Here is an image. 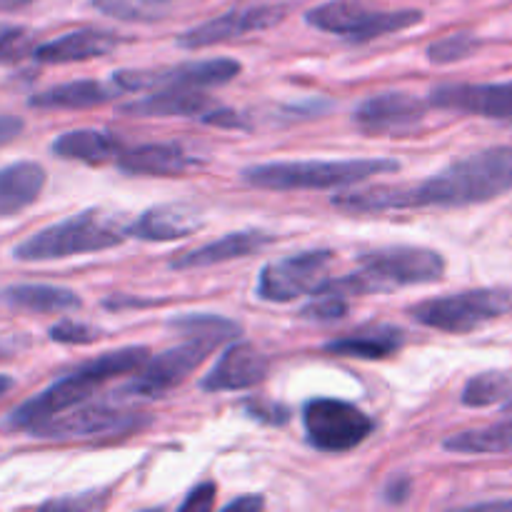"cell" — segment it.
Segmentation results:
<instances>
[{
	"label": "cell",
	"instance_id": "cell-1",
	"mask_svg": "<svg viewBox=\"0 0 512 512\" xmlns=\"http://www.w3.org/2000/svg\"><path fill=\"white\" fill-rule=\"evenodd\" d=\"M508 193H512V145H495L455 160L420 183L340 193L333 195V205L343 213L465 208Z\"/></svg>",
	"mask_w": 512,
	"mask_h": 512
},
{
	"label": "cell",
	"instance_id": "cell-2",
	"mask_svg": "<svg viewBox=\"0 0 512 512\" xmlns=\"http://www.w3.org/2000/svg\"><path fill=\"white\" fill-rule=\"evenodd\" d=\"M360 268L343 278H328L315 288V293L370 295L390 293L410 285H430L443 280L445 258L438 250L418 248V245H393L363 253L358 260Z\"/></svg>",
	"mask_w": 512,
	"mask_h": 512
},
{
	"label": "cell",
	"instance_id": "cell-3",
	"mask_svg": "<svg viewBox=\"0 0 512 512\" xmlns=\"http://www.w3.org/2000/svg\"><path fill=\"white\" fill-rule=\"evenodd\" d=\"M145 360H148V348H120L110 350V353L100 355L95 360H88L80 368H75L73 373L55 380L40 395L18 405L8 415V420H5V428L30 433L35 425L45 423V420L55 418V415L65 413V410L75 408V405H83L93 395L95 388L118 378V375L133 373Z\"/></svg>",
	"mask_w": 512,
	"mask_h": 512
},
{
	"label": "cell",
	"instance_id": "cell-4",
	"mask_svg": "<svg viewBox=\"0 0 512 512\" xmlns=\"http://www.w3.org/2000/svg\"><path fill=\"white\" fill-rule=\"evenodd\" d=\"M400 163L393 158L355 160H275L248 165L243 180L260 190H335L365 183L383 173H395Z\"/></svg>",
	"mask_w": 512,
	"mask_h": 512
},
{
	"label": "cell",
	"instance_id": "cell-5",
	"mask_svg": "<svg viewBox=\"0 0 512 512\" xmlns=\"http://www.w3.org/2000/svg\"><path fill=\"white\" fill-rule=\"evenodd\" d=\"M125 238H128V228H123L120 220L93 208L48 225L40 233L25 238L23 243L15 245L13 258L20 263L63 260L73 258V255L115 248V245H123Z\"/></svg>",
	"mask_w": 512,
	"mask_h": 512
},
{
	"label": "cell",
	"instance_id": "cell-6",
	"mask_svg": "<svg viewBox=\"0 0 512 512\" xmlns=\"http://www.w3.org/2000/svg\"><path fill=\"white\" fill-rule=\"evenodd\" d=\"M512 313L510 288H475L463 293L428 298L410 308V318L423 328L465 335Z\"/></svg>",
	"mask_w": 512,
	"mask_h": 512
},
{
	"label": "cell",
	"instance_id": "cell-7",
	"mask_svg": "<svg viewBox=\"0 0 512 512\" xmlns=\"http://www.w3.org/2000/svg\"><path fill=\"white\" fill-rule=\"evenodd\" d=\"M423 10H373L360 0H330L305 13V23L350 43H368L423 23Z\"/></svg>",
	"mask_w": 512,
	"mask_h": 512
},
{
	"label": "cell",
	"instance_id": "cell-8",
	"mask_svg": "<svg viewBox=\"0 0 512 512\" xmlns=\"http://www.w3.org/2000/svg\"><path fill=\"white\" fill-rule=\"evenodd\" d=\"M303 425L313 448L323 453H348L370 438L375 423L368 413L338 398L308 400Z\"/></svg>",
	"mask_w": 512,
	"mask_h": 512
},
{
	"label": "cell",
	"instance_id": "cell-9",
	"mask_svg": "<svg viewBox=\"0 0 512 512\" xmlns=\"http://www.w3.org/2000/svg\"><path fill=\"white\" fill-rule=\"evenodd\" d=\"M335 253L328 248L303 250L288 258L273 260L258 275V293L265 303H290L300 295H313L323 280H328Z\"/></svg>",
	"mask_w": 512,
	"mask_h": 512
},
{
	"label": "cell",
	"instance_id": "cell-10",
	"mask_svg": "<svg viewBox=\"0 0 512 512\" xmlns=\"http://www.w3.org/2000/svg\"><path fill=\"white\" fill-rule=\"evenodd\" d=\"M218 345H223L220 338H210V335H190L185 343L175 345V348L165 350L158 358L150 360L143 368V373L135 375L128 385L123 388L125 395H140V398H163L173 388L183 385L190 378L195 368L208 360Z\"/></svg>",
	"mask_w": 512,
	"mask_h": 512
},
{
	"label": "cell",
	"instance_id": "cell-11",
	"mask_svg": "<svg viewBox=\"0 0 512 512\" xmlns=\"http://www.w3.org/2000/svg\"><path fill=\"white\" fill-rule=\"evenodd\" d=\"M240 63L233 58L188 60L158 70H118L113 83L120 90H153V88H215L238 78Z\"/></svg>",
	"mask_w": 512,
	"mask_h": 512
},
{
	"label": "cell",
	"instance_id": "cell-12",
	"mask_svg": "<svg viewBox=\"0 0 512 512\" xmlns=\"http://www.w3.org/2000/svg\"><path fill=\"white\" fill-rule=\"evenodd\" d=\"M285 15H288V5H248V8H235L230 13L218 15V18L205 20V23L185 30L178 38V45L180 48L198 50L208 48V45L228 43V40L240 38V35L273 28Z\"/></svg>",
	"mask_w": 512,
	"mask_h": 512
},
{
	"label": "cell",
	"instance_id": "cell-13",
	"mask_svg": "<svg viewBox=\"0 0 512 512\" xmlns=\"http://www.w3.org/2000/svg\"><path fill=\"white\" fill-rule=\"evenodd\" d=\"M428 105L403 90H388L365 98L355 108L353 123L365 135H400L410 133L425 120Z\"/></svg>",
	"mask_w": 512,
	"mask_h": 512
},
{
	"label": "cell",
	"instance_id": "cell-14",
	"mask_svg": "<svg viewBox=\"0 0 512 512\" xmlns=\"http://www.w3.org/2000/svg\"><path fill=\"white\" fill-rule=\"evenodd\" d=\"M428 103L480 118H512V80L505 83H445L430 90Z\"/></svg>",
	"mask_w": 512,
	"mask_h": 512
},
{
	"label": "cell",
	"instance_id": "cell-15",
	"mask_svg": "<svg viewBox=\"0 0 512 512\" xmlns=\"http://www.w3.org/2000/svg\"><path fill=\"white\" fill-rule=\"evenodd\" d=\"M270 360L250 343H235L218 358L210 373L200 380V388L208 393L248 390L268 378Z\"/></svg>",
	"mask_w": 512,
	"mask_h": 512
},
{
	"label": "cell",
	"instance_id": "cell-16",
	"mask_svg": "<svg viewBox=\"0 0 512 512\" xmlns=\"http://www.w3.org/2000/svg\"><path fill=\"white\" fill-rule=\"evenodd\" d=\"M138 428V415L120 413L115 408L105 405H85L75 413H60L45 423L35 425L30 435L38 438H83V435H100V433H120V430Z\"/></svg>",
	"mask_w": 512,
	"mask_h": 512
},
{
	"label": "cell",
	"instance_id": "cell-17",
	"mask_svg": "<svg viewBox=\"0 0 512 512\" xmlns=\"http://www.w3.org/2000/svg\"><path fill=\"white\" fill-rule=\"evenodd\" d=\"M203 228V213L188 203H163L148 208L133 225L128 235L143 243H170L193 235Z\"/></svg>",
	"mask_w": 512,
	"mask_h": 512
},
{
	"label": "cell",
	"instance_id": "cell-18",
	"mask_svg": "<svg viewBox=\"0 0 512 512\" xmlns=\"http://www.w3.org/2000/svg\"><path fill=\"white\" fill-rule=\"evenodd\" d=\"M200 158L190 155L178 143H150L118 155V168L128 175H153V178H173L198 168Z\"/></svg>",
	"mask_w": 512,
	"mask_h": 512
},
{
	"label": "cell",
	"instance_id": "cell-19",
	"mask_svg": "<svg viewBox=\"0 0 512 512\" xmlns=\"http://www.w3.org/2000/svg\"><path fill=\"white\" fill-rule=\"evenodd\" d=\"M273 243V235L263 233V230H238V233H228L223 238L205 243L200 248L180 253L178 258L170 260L173 270H200V268H213V265L228 263V260L248 258L255 250L265 248Z\"/></svg>",
	"mask_w": 512,
	"mask_h": 512
},
{
	"label": "cell",
	"instance_id": "cell-20",
	"mask_svg": "<svg viewBox=\"0 0 512 512\" xmlns=\"http://www.w3.org/2000/svg\"><path fill=\"white\" fill-rule=\"evenodd\" d=\"M115 48H118V38L108 30L80 28L33 48V58L45 65L83 63V60L103 58Z\"/></svg>",
	"mask_w": 512,
	"mask_h": 512
},
{
	"label": "cell",
	"instance_id": "cell-21",
	"mask_svg": "<svg viewBox=\"0 0 512 512\" xmlns=\"http://www.w3.org/2000/svg\"><path fill=\"white\" fill-rule=\"evenodd\" d=\"M215 105L218 103L200 90L160 88V93L120 105V113L138 115V118H203Z\"/></svg>",
	"mask_w": 512,
	"mask_h": 512
},
{
	"label": "cell",
	"instance_id": "cell-22",
	"mask_svg": "<svg viewBox=\"0 0 512 512\" xmlns=\"http://www.w3.org/2000/svg\"><path fill=\"white\" fill-rule=\"evenodd\" d=\"M43 165L20 160L0 168V218L18 215L20 210L30 208L40 198L45 188Z\"/></svg>",
	"mask_w": 512,
	"mask_h": 512
},
{
	"label": "cell",
	"instance_id": "cell-23",
	"mask_svg": "<svg viewBox=\"0 0 512 512\" xmlns=\"http://www.w3.org/2000/svg\"><path fill=\"white\" fill-rule=\"evenodd\" d=\"M405 345V333L395 325H370V328L358 330L345 338L325 343L330 355L340 358H358V360H385L398 353Z\"/></svg>",
	"mask_w": 512,
	"mask_h": 512
},
{
	"label": "cell",
	"instance_id": "cell-24",
	"mask_svg": "<svg viewBox=\"0 0 512 512\" xmlns=\"http://www.w3.org/2000/svg\"><path fill=\"white\" fill-rule=\"evenodd\" d=\"M50 148L58 158L85 165H103L108 160H118V155L123 153V143L113 133L93 128L68 130V133L58 135Z\"/></svg>",
	"mask_w": 512,
	"mask_h": 512
},
{
	"label": "cell",
	"instance_id": "cell-25",
	"mask_svg": "<svg viewBox=\"0 0 512 512\" xmlns=\"http://www.w3.org/2000/svg\"><path fill=\"white\" fill-rule=\"evenodd\" d=\"M115 90H120L113 83V88L100 80H70V83L53 85V88L35 93L28 100L30 108L40 110H85V108H98V105L110 103L115 98Z\"/></svg>",
	"mask_w": 512,
	"mask_h": 512
},
{
	"label": "cell",
	"instance_id": "cell-26",
	"mask_svg": "<svg viewBox=\"0 0 512 512\" xmlns=\"http://www.w3.org/2000/svg\"><path fill=\"white\" fill-rule=\"evenodd\" d=\"M0 303L8 305L13 310H25V313H65V310H75L83 305L80 295L75 290L58 288V285L45 283H20L8 285L0 290Z\"/></svg>",
	"mask_w": 512,
	"mask_h": 512
},
{
	"label": "cell",
	"instance_id": "cell-27",
	"mask_svg": "<svg viewBox=\"0 0 512 512\" xmlns=\"http://www.w3.org/2000/svg\"><path fill=\"white\" fill-rule=\"evenodd\" d=\"M448 453L460 455H503L512 453V420L488 425V428L465 430L443 443Z\"/></svg>",
	"mask_w": 512,
	"mask_h": 512
},
{
	"label": "cell",
	"instance_id": "cell-28",
	"mask_svg": "<svg viewBox=\"0 0 512 512\" xmlns=\"http://www.w3.org/2000/svg\"><path fill=\"white\" fill-rule=\"evenodd\" d=\"M512 393V375L505 370H488L470 378L463 388V405L468 408H488V405L503 403Z\"/></svg>",
	"mask_w": 512,
	"mask_h": 512
},
{
	"label": "cell",
	"instance_id": "cell-29",
	"mask_svg": "<svg viewBox=\"0 0 512 512\" xmlns=\"http://www.w3.org/2000/svg\"><path fill=\"white\" fill-rule=\"evenodd\" d=\"M170 328L180 330V333L188 335H210V338L233 340L238 335V325L228 318H220L213 313H188L183 318L170 320Z\"/></svg>",
	"mask_w": 512,
	"mask_h": 512
},
{
	"label": "cell",
	"instance_id": "cell-30",
	"mask_svg": "<svg viewBox=\"0 0 512 512\" xmlns=\"http://www.w3.org/2000/svg\"><path fill=\"white\" fill-rule=\"evenodd\" d=\"M483 45V40L473 33H455L450 38L438 40L428 48V60L435 65H450L460 63V60L470 58V55L478 53V48Z\"/></svg>",
	"mask_w": 512,
	"mask_h": 512
},
{
	"label": "cell",
	"instance_id": "cell-31",
	"mask_svg": "<svg viewBox=\"0 0 512 512\" xmlns=\"http://www.w3.org/2000/svg\"><path fill=\"white\" fill-rule=\"evenodd\" d=\"M300 315L318 323H333L348 315V300L338 293H313V303L305 305Z\"/></svg>",
	"mask_w": 512,
	"mask_h": 512
},
{
	"label": "cell",
	"instance_id": "cell-32",
	"mask_svg": "<svg viewBox=\"0 0 512 512\" xmlns=\"http://www.w3.org/2000/svg\"><path fill=\"white\" fill-rule=\"evenodd\" d=\"M93 5L120 20H153L158 15V5L148 0H93Z\"/></svg>",
	"mask_w": 512,
	"mask_h": 512
},
{
	"label": "cell",
	"instance_id": "cell-33",
	"mask_svg": "<svg viewBox=\"0 0 512 512\" xmlns=\"http://www.w3.org/2000/svg\"><path fill=\"white\" fill-rule=\"evenodd\" d=\"M100 338V330L80 320H60L50 328V340L63 345H88Z\"/></svg>",
	"mask_w": 512,
	"mask_h": 512
},
{
	"label": "cell",
	"instance_id": "cell-34",
	"mask_svg": "<svg viewBox=\"0 0 512 512\" xmlns=\"http://www.w3.org/2000/svg\"><path fill=\"white\" fill-rule=\"evenodd\" d=\"M33 55V40L23 28L5 25L0 33V63H18L25 55Z\"/></svg>",
	"mask_w": 512,
	"mask_h": 512
},
{
	"label": "cell",
	"instance_id": "cell-35",
	"mask_svg": "<svg viewBox=\"0 0 512 512\" xmlns=\"http://www.w3.org/2000/svg\"><path fill=\"white\" fill-rule=\"evenodd\" d=\"M245 415L265 425H285L290 420V410L280 403H268V400H248L243 405Z\"/></svg>",
	"mask_w": 512,
	"mask_h": 512
},
{
	"label": "cell",
	"instance_id": "cell-36",
	"mask_svg": "<svg viewBox=\"0 0 512 512\" xmlns=\"http://www.w3.org/2000/svg\"><path fill=\"white\" fill-rule=\"evenodd\" d=\"M108 503V495L100 493H85L80 498H65V500H50L43 508H55V510H100Z\"/></svg>",
	"mask_w": 512,
	"mask_h": 512
},
{
	"label": "cell",
	"instance_id": "cell-37",
	"mask_svg": "<svg viewBox=\"0 0 512 512\" xmlns=\"http://www.w3.org/2000/svg\"><path fill=\"white\" fill-rule=\"evenodd\" d=\"M215 505V485L210 483H203L198 485V488L193 490V493H188V498L180 503V510H213Z\"/></svg>",
	"mask_w": 512,
	"mask_h": 512
},
{
	"label": "cell",
	"instance_id": "cell-38",
	"mask_svg": "<svg viewBox=\"0 0 512 512\" xmlns=\"http://www.w3.org/2000/svg\"><path fill=\"white\" fill-rule=\"evenodd\" d=\"M200 120L208 125H218V128H248V123H245L243 115L235 113V110H228V108H218V105H215L213 110H208V113H205Z\"/></svg>",
	"mask_w": 512,
	"mask_h": 512
},
{
	"label": "cell",
	"instance_id": "cell-39",
	"mask_svg": "<svg viewBox=\"0 0 512 512\" xmlns=\"http://www.w3.org/2000/svg\"><path fill=\"white\" fill-rule=\"evenodd\" d=\"M23 120L18 115H8V113H0V148L8 143H13L20 133H23Z\"/></svg>",
	"mask_w": 512,
	"mask_h": 512
},
{
	"label": "cell",
	"instance_id": "cell-40",
	"mask_svg": "<svg viewBox=\"0 0 512 512\" xmlns=\"http://www.w3.org/2000/svg\"><path fill=\"white\" fill-rule=\"evenodd\" d=\"M263 498H255V495H250V498H240V500H233V503L228 505V510H263Z\"/></svg>",
	"mask_w": 512,
	"mask_h": 512
},
{
	"label": "cell",
	"instance_id": "cell-41",
	"mask_svg": "<svg viewBox=\"0 0 512 512\" xmlns=\"http://www.w3.org/2000/svg\"><path fill=\"white\" fill-rule=\"evenodd\" d=\"M480 510H512V500H490V503H475Z\"/></svg>",
	"mask_w": 512,
	"mask_h": 512
},
{
	"label": "cell",
	"instance_id": "cell-42",
	"mask_svg": "<svg viewBox=\"0 0 512 512\" xmlns=\"http://www.w3.org/2000/svg\"><path fill=\"white\" fill-rule=\"evenodd\" d=\"M30 3H33V0H0V10H20Z\"/></svg>",
	"mask_w": 512,
	"mask_h": 512
},
{
	"label": "cell",
	"instance_id": "cell-43",
	"mask_svg": "<svg viewBox=\"0 0 512 512\" xmlns=\"http://www.w3.org/2000/svg\"><path fill=\"white\" fill-rule=\"evenodd\" d=\"M13 378H8V375H0V398H3L5 393H10L13 390Z\"/></svg>",
	"mask_w": 512,
	"mask_h": 512
},
{
	"label": "cell",
	"instance_id": "cell-44",
	"mask_svg": "<svg viewBox=\"0 0 512 512\" xmlns=\"http://www.w3.org/2000/svg\"><path fill=\"white\" fill-rule=\"evenodd\" d=\"M503 413H512V393L503 400Z\"/></svg>",
	"mask_w": 512,
	"mask_h": 512
},
{
	"label": "cell",
	"instance_id": "cell-45",
	"mask_svg": "<svg viewBox=\"0 0 512 512\" xmlns=\"http://www.w3.org/2000/svg\"><path fill=\"white\" fill-rule=\"evenodd\" d=\"M148 3H153V5H158V8H160V5H163V3H165V0H148Z\"/></svg>",
	"mask_w": 512,
	"mask_h": 512
},
{
	"label": "cell",
	"instance_id": "cell-46",
	"mask_svg": "<svg viewBox=\"0 0 512 512\" xmlns=\"http://www.w3.org/2000/svg\"><path fill=\"white\" fill-rule=\"evenodd\" d=\"M3 30H5V25H0V33H3Z\"/></svg>",
	"mask_w": 512,
	"mask_h": 512
}]
</instances>
